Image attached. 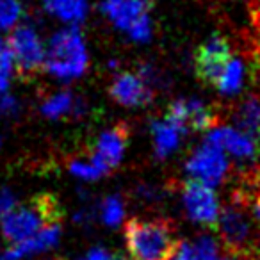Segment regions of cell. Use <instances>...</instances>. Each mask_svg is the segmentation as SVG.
<instances>
[{
  "instance_id": "1",
  "label": "cell",
  "mask_w": 260,
  "mask_h": 260,
  "mask_svg": "<svg viewBox=\"0 0 260 260\" xmlns=\"http://www.w3.org/2000/svg\"><path fill=\"white\" fill-rule=\"evenodd\" d=\"M89 52L77 25H62L48 38L43 70L57 82H73L87 72Z\"/></svg>"
},
{
  "instance_id": "2",
  "label": "cell",
  "mask_w": 260,
  "mask_h": 260,
  "mask_svg": "<svg viewBox=\"0 0 260 260\" xmlns=\"http://www.w3.org/2000/svg\"><path fill=\"white\" fill-rule=\"evenodd\" d=\"M125 242L134 260H171L180 241L171 221L132 217L125 224Z\"/></svg>"
},
{
  "instance_id": "3",
  "label": "cell",
  "mask_w": 260,
  "mask_h": 260,
  "mask_svg": "<svg viewBox=\"0 0 260 260\" xmlns=\"http://www.w3.org/2000/svg\"><path fill=\"white\" fill-rule=\"evenodd\" d=\"M104 16L132 41L146 43L153 34L152 0H104Z\"/></svg>"
},
{
  "instance_id": "4",
  "label": "cell",
  "mask_w": 260,
  "mask_h": 260,
  "mask_svg": "<svg viewBox=\"0 0 260 260\" xmlns=\"http://www.w3.org/2000/svg\"><path fill=\"white\" fill-rule=\"evenodd\" d=\"M255 224L256 223L253 221L249 209L234 196L232 202L221 210L219 221H217V230L228 251L241 255L255 249L258 246Z\"/></svg>"
},
{
  "instance_id": "5",
  "label": "cell",
  "mask_w": 260,
  "mask_h": 260,
  "mask_svg": "<svg viewBox=\"0 0 260 260\" xmlns=\"http://www.w3.org/2000/svg\"><path fill=\"white\" fill-rule=\"evenodd\" d=\"M6 41L15 55L20 72L34 73L45 66L48 40H45L36 23L23 22L9 34Z\"/></svg>"
},
{
  "instance_id": "6",
  "label": "cell",
  "mask_w": 260,
  "mask_h": 260,
  "mask_svg": "<svg viewBox=\"0 0 260 260\" xmlns=\"http://www.w3.org/2000/svg\"><path fill=\"white\" fill-rule=\"evenodd\" d=\"M48 223H52V219L45 205H38V203L15 205L6 214L4 219L0 221V235L6 244H15L32 237Z\"/></svg>"
},
{
  "instance_id": "7",
  "label": "cell",
  "mask_w": 260,
  "mask_h": 260,
  "mask_svg": "<svg viewBox=\"0 0 260 260\" xmlns=\"http://www.w3.org/2000/svg\"><path fill=\"white\" fill-rule=\"evenodd\" d=\"M228 168L230 164L226 159V152L207 139L189 155L185 162V171L189 177L210 187L219 185L226 178Z\"/></svg>"
},
{
  "instance_id": "8",
  "label": "cell",
  "mask_w": 260,
  "mask_h": 260,
  "mask_svg": "<svg viewBox=\"0 0 260 260\" xmlns=\"http://www.w3.org/2000/svg\"><path fill=\"white\" fill-rule=\"evenodd\" d=\"M232 59L234 55H232L228 40L219 34H214L196 50V75L200 77L202 82L216 87Z\"/></svg>"
},
{
  "instance_id": "9",
  "label": "cell",
  "mask_w": 260,
  "mask_h": 260,
  "mask_svg": "<svg viewBox=\"0 0 260 260\" xmlns=\"http://www.w3.org/2000/svg\"><path fill=\"white\" fill-rule=\"evenodd\" d=\"M182 202L191 221L203 226H217L221 207L210 185L191 178L182 185Z\"/></svg>"
},
{
  "instance_id": "10",
  "label": "cell",
  "mask_w": 260,
  "mask_h": 260,
  "mask_svg": "<svg viewBox=\"0 0 260 260\" xmlns=\"http://www.w3.org/2000/svg\"><path fill=\"white\" fill-rule=\"evenodd\" d=\"M62 230L57 221L48 223L43 230L34 234L32 237L25 241L15 242V244H6L4 251L0 253L2 260H34L38 256H43L55 249L61 242Z\"/></svg>"
},
{
  "instance_id": "11",
  "label": "cell",
  "mask_w": 260,
  "mask_h": 260,
  "mask_svg": "<svg viewBox=\"0 0 260 260\" xmlns=\"http://www.w3.org/2000/svg\"><path fill=\"white\" fill-rule=\"evenodd\" d=\"M166 118L177 123L184 132H202L216 126L217 116L212 109L196 98H178L170 105Z\"/></svg>"
},
{
  "instance_id": "12",
  "label": "cell",
  "mask_w": 260,
  "mask_h": 260,
  "mask_svg": "<svg viewBox=\"0 0 260 260\" xmlns=\"http://www.w3.org/2000/svg\"><path fill=\"white\" fill-rule=\"evenodd\" d=\"M126 145H128V126L125 123H118L98 136L91 157L109 175L119 166L123 155H125Z\"/></svg>"
},
{
  "instance_id": "13",
  "label": "cell",
  "mask_w": 260,
  "mask_h": 260,
  "mask_svg": "<svg viewBox=\"0 0 260 260\" xmlns=\"http://www.w3.org/2000/svg\"><path fill=\"white\" fill-rule=\"evenodd\" d=\"M111 98L125 107H145L153 100V91L150 84L139 73L123 72L112 79L109 87Z\"/></svg>"
},
{
  "instance_id": "14",
  "label": "cell",
  "mask_w": 260,
  "mask_h": 260,
  "mask_svg": "<svg viewBox=\"0 0 260 260\" xmlns=\"http://www.w3.org/2000/svg\"><path fill=\"white\" fill-rule=\"evenodd\" d=\"M207 141L214 143L237 160L248 162L256 157V141L255 136L242 132L237 126H214L210 128Z\"/></svg>"
},
{
  "instance_id": "15",
  "label": "cell",
  "mask_w": 260,
  "mask_h": 260,
  "mask_svg": "<svg viewBox=\"0 0 260 260\" xmlns=\"http://www.w3.org/2000/svg\"><path fill=\"white\" fill-rule=\"evenodd\" d=\"M84 111V102L73 94L70 89H55L41 100L40 112L43 118L50 121L70 118V116H79Z\"/></svg>"
},
{
  "instance_id": "16",
  "label": "cell",
  "mask_w": 260,
  "mask_h": 260,
  "mask_svg": "<svg viewBox=\"0 0 260 260\" xmlns=\"http://www.w3.org/2000/svg\"><path fill=\"white\" fill-rule=\"evenodd\" d=\"M43 11L62 25L79 27L89 13V0H40Z\"/></svg>"
},
{
  "instance_id": "17",
  "label": "cell",
  "mask_w": 260,
  "mask_h": 260,
  "mask_svg": "<svg viewBox=\"0 0 260 260\" xmlns=\"http://www.w3.org/2000/svg\"><path fill=\"white\" fill-rule=\"evenodd\" d=\"M185 132L173 123L171 119H153L152 121V138H153V146H155V153L160 159H166L168 155H171L173 152H177V148L180 146L182 136Z\"/></svg>"
},
{
  "instance_id": "18",
  "label": "cell",
  "mask_w": 260,
  "mask_h": 260,
  "mask_svg": "<svg viewBox=\"0 0 260 260\" xmlns=\"http://www.w3.org/2000/svg\"><path fill=\"white\" fill-rule=\"evenodd\" d=\"M234 123L239 130L256 136L260 132V100L255 96L246 98L235 107Z\"/></svg>"
},
{
  "instance_id": "19",
  "label": "cell",
  "mask_w": 260,
  "mask_h": 260,
  "mask_svg": "<svg viewBox=\"0 0 260 260\" xmlns=\"http://www.w3.org/2000/svg\"><path fill=\"white\" fill-rule=\"evenodd\" d=\"M23 22H25L23 0H0V40L8 38Z\"/></svg>"
},
{
  "instance_id": "20",
  "label": "cell",
  "mask_w": 260,
  "mask_h": 260,
  "mask_svg": "<svg viewBox=\"0 0 260 260\" xmlns=\"http://www.w3.org/2000/svg\"><path fill=\"white\" fill-rule=\"evenodd\" d=\"M242 86H244V68H242V62L234 57L221 80L217 82L216 89L224 96H234L242 89Z\"/></svg>"
},
{
  "instance_id": "21",
  "label": "cell",
  "mask_w": 260,
  "mask_h": 260,
  "mask_svg": "<svg viewBox=\"0 0 260 260\" xmlns=\"http://www.w3.org/2000/svg\"><path fill=\"white\" fill-rule=\"evenodd\" d=\"M18 72V64H16V59L9 48L8 41L0 40V93L11 91L13 80Z\"/></svg>"
},
{
  "instance_id": "22",
  "label": "cell",
  "mask_w": 260,
  "mask_h": 260,
  "mask_svg": "<svg viewBox=\"0 0 260 260\" xmlns=\"http://www.w3.org/2000/svg\"><path fill=\"white\" fill-rule=\"evenodd\" d=\"M68 171L73 178L82 180V182H96L107 175L96 162H94L91 155L89 157H79V159H72L68 162Z\"/></svg>"
},
{
  "instance_id": "23",
  "label": "cell",
  "mask_w": 260,
  "mask_h": 260,
  "mask_svg": "<svg viewBox=\"0 0 260 260\" xmlns=\"http://www.w3.org/2000/svg\"><path fill=\"white\" fill-rule=\"evenodd\" d=\"M123 217H125V203H123V200L116 194L107 196L100 205L102 223L111 228H116V226H119Z\"/></svg>"
},
{
  "instance_id": "24",
  "label": "cell",
  "mask_w": 260,
  "mask_h": 260,
  "mask_svg": "<svg viewBox=\"0 0 260 260\" xmlns=\"http://www.w3.org/2000/svg\"><path fill=\"white\" fill-rule=\"evenodd\" d=\"M196 260H221L219 258V244L210 235H202L194 241Z\"/></svg>"
},
{
  "instance_id": "25",
  "label": "cell",
  "mask_w": 260,
  "mask_h": 260,
  "mask_svg": "<svg viewBox=\"0 0 260 260\" xmlns=\"http://www.w3.org/2000/svg\"><path fill=\"white\" fill-rule=\"evenodd\" d=\"M20 109L18 98L15 94L9 93H0V118H9V116H15Z\"/></svg>"
},
{
  "instance_id": "26",
  "label": "cell",
  "mask_w": 260,
  "mask_h": 260,
  "mask_svg": "<svg viewBox=\"0 0 260 260\" xmlns=\"http://www.w3.org/2000/svg\"><path fill=\"white\" fill-rule=\"evenodd\" d=\"M171 260H196L194 242H187V241L178 242V248H177V251L173 253Z\"/></svg>"
},
{
  "instance_id": "27",
  "label": "cell",
  "mask_w": 260,
  "mask_h": 260,
  "mask_svg": "<svg viewBox=\"0 0 260 260\" xmlns=\"http://www.w3.org/2000/svg\"><path fill=\"white\" fill-rule=\"evenodd\" d=\"M68 260H112V256L105 248L96 246V248H91V249H87L86 253H82V255L73 256V258H68Z\"/></svg>"
},
{
  "instance_id": "28",
  "label": "cell",
  "mask_w": 260,
  "mask_h": 260,
  "mask_svg": "<svg viewBox=\"0 0 260 260\" xmlns=\"http://www.w3.org/2000/svg\"><path fill=\"white\" fill-rule=\"evenodd\" d=\"M16 205L15 194H13L9 189L0 187V221L4 219V216Z\"/></svg>"
},
{
  "instance_id": "29",
  "label": "cell",
  "mask_w": 260,
  "mask_h": 260,
  "mask_svg": "<svg viewBox=\"0 0 260 260\" xmlns=\"http://www.w3.org/2000/svg\"><path fill=\"white\" fill-rule=\"evenodd\" d=\"M221 260H242V256L241 255H235V253H230V255L223 256Z\"/></svg>"
},
{
  "instance_id": "30",
  "label": "cell",
  "mask_w": 260,
  "mask_h": 260,
  "mask_svg": "<svg viewBox=\"0 0 260 260\" xmlns=\"http://www.w3.org/2000/svg\"><path fill=\"white\" fill-rule=\"evenodd\" d=\"M112 260H128V258H125V256H116V258H112Z\"/></svg>"
},
{
  "instance_id": "31",
  "label": "cell",
  "mask_w": 260,
  "mask_h": 260,
  "mask_svg": "<svg viewBox=\"0 0 260 260\" xmlns=\"http://www.w3.org/2000/svg\"><path fill=\"white\" fill-rule=\"evenodd\" d=\"M0 153H2V141H0Z\"/></svg>"
}]
</instances>
